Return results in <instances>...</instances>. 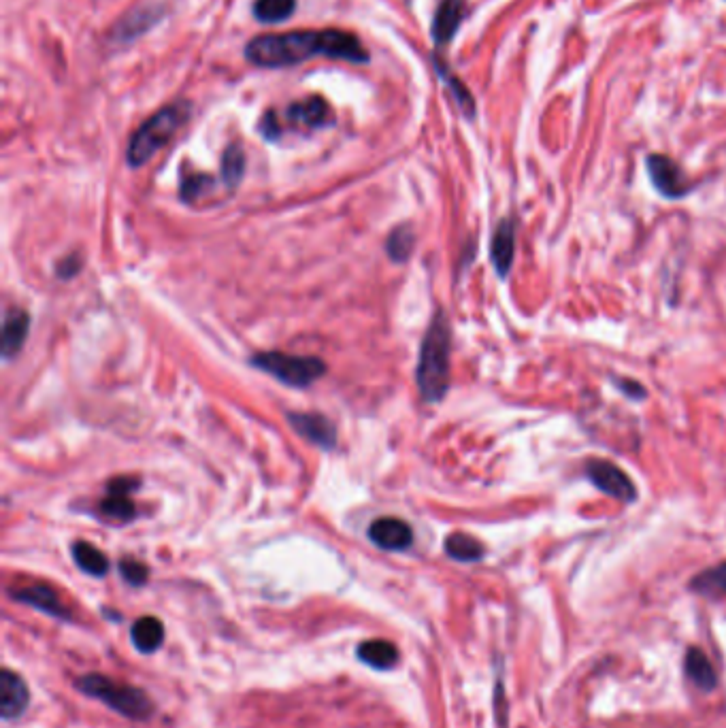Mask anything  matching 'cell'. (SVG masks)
I'll return each mask as SVG.
<instances>
[{
  "label": "cell",
  "mask_w": 726,
  "mask_h": 728,
  "mask_svg": "<svg viewBox=\"0 0 726 728\" xmlns=\"http://www.w3.org/2000/svg\"><path fill=\"white\" fill-rule=\"evenodd\" d=\"M516 256V224L514 220H503L497 230H494L492 245H490V258L494 264V271L499 277H507L514 264Z\"/></svg>",
  "instance_id": "9a60e30c"
},
{
  "label": "cell",
  "mask_w": 726,
  "mask_h": 728,
  "mask_svg": "<svg viewBox=\"0 0 726 728\" xmlns=\"http://www.w3.org/2000/svg\"><path fill=\"white\" fill-rule=\"evenodd\" d=\"M414 230H411L409 226H399L394 228L388 241H386V250H388V256L394 260V262H405L411 252H414Z\"/></svg>",
  "instance_id": "d4e9b609"
},
{
  "label": "cell",
  "mask_w": 726,
  "mask_h": 728,
  "mask_svg": "<svg viewBox=\"0 0 726 728\" xmlns=\"http://www.w3.org/2000/svg\"><path fill=\"white\" fill-rule=\"evenodd\" d=\"M120 573L130 586H143L147 582V577H150V571H147V567L143 565V562H139L135 558H124L120 562Z\"/></svg>",
  "instance_id": "83f0119b"
},
{
  "label": "cell",
  "mask_w": 726,
  "mask_h": 728,
  "mask_svg": "<svg viewBox=\"0 0 726 728\" xmlns=\"http://www.w3.org/2000/svg\"><path fill=\"white\" fill-rule=\"evenodd\" d=\"M188 118L190 103L186 101H177L156 111L150 120L141 124V128L130 139L126 154L130 167H143L147 160L158 154L173 139L175 132L186 124Z\"/></svg>",
  "instance_id": "3957f363"
},
{
  "label": "cell",
  "mask_w": 726,
  "mask_h": 728,
  "mask_svg": "<svg viewBox=\"0 0 726 728\" xmlns=\"http://www.w3.org/2000/svg\"><path fill=\"white\" fill-rule=\"evenodd\" d=\"M292 428L307 441L320 445L322 450H333L337 445V428L322 413H288Z\"/></svg>",
  "instance_id": "9c48e42d"
},
{
  "label": "cell",
  "mask_w": 726,
  "mask_h": 728,
  "mask_svg": "<svg viewBox=\"0 0 726 728\" xmlns=\"http://www.w3.org/2000/svg\"><path fill=\"white\" fill-rule=\"evenodd\" d=\"M467 15V0H441L433 18V41L441 47L448 45L458 32L462 20Z\"/></svg>",
  "instance_id": "5bb4252c"
},
{
  "label": "cell",
  "mask_w": 726,
  "mask_h": 728,
  "mask_svg": "<svg viewBox=\"0 0 726 728\" xmlns=\"http://www.w3.org/2000/svg\"><path fill=\"white\" fill-rule=\"evenodd\" d=\"M245 171V152L241 145H228L222 156V179L228 188L239 186Z\"/></svg>",
  "instance_id": "cb8c5ba5"
},
{
  "label": "cell",
  "mask_w": 726,
  "mask_h": 728,
  "mask_svg": "<svg viewBox=\"0 0 726 728\" xmlns=\"http://www.w3.org/2000/svg\"><path fill=\"white\" fill-rule=\"evenodd\" d=\"M435 64H437V71H439V75L443 77L445 84H448V88L452 90V94H454V98H456L458 107L462 109V113H465L467 118H473V113H475V103H473V96H471V92H469L465 86H462V81H460L458 77H454L448 69H445V64H443V62L435 60Z\"/></svg>",
  "instance_id": "484cf974"
},
{
  "label": "cell",
  "mask_w": 726,
  "mask_h": 728,
  "mask_svg": "<svg viewBox=\"0 0 726 728\" xmlns=\"http://www.w3.org/2000/svg\"><path fill=\"white\" fill-rule=\"evenodd\" d=\"M139 486L137 479L132 477H118V479H111V482L107 484V496L105 501L101 503V511L111 518V520H118V522H130L132 518H135V505L130 503L128 494L135 490Z\"/></svg>",
  "instance_id": "7c38bea8"
},
{
  "label": "cell",
  "mask_w": 726,
  "mask_h": 728,
  "mask_svg": "<svg viewBox=\"0 0 726 728\" xmlns=\"http://www.w3.org/2000/svg\"><path fill=\"white\" fill-rule=\"evenodd\" d=\"M616 386H618V388H620L626 396H629V399L639 401V399H643V396H646V388H643L639 382H633V379H618Z\"/></svg>",
  "instance_id": "4dcf8cb0"
},
{
  "label": "cell",
  "mask_w": 726,
  "mask_h": 728,
  "mask_svg": "<svg viewBox=\"0 0 726 728\" xmlns=\"http://www.w3.org/2000/svg\"><path fill=\"white\" fill-rule=\"evenodd\" d=\"M73 560L81 571L92 577H103L109 573V558L88 541H77L73 545Z\"/></svg>",
  "instance_id": "ffe728a7"
},
{
  "label": "cell",
  "mask_w": 726,
  "mask_h": 728,
  "mask_svg": "<svg viewBox=\"0 0 726 728\" xmlns=\"http://www.w3.org/2000/svg\"><path fill=\"white\" fill-rule=\"evenodd\" d=\"M652 186L665 198H684L690 192V181L686 179L680 164L663 154H652L646 160Z\"/></svg>",
  "instance_id": "52a82bcc"
},
{
  "label": "cell",
  "mask_w": 726,
  "mask_h": 728,
  "mask_svg": "<svg viewBox=\"0 0 726 728\" xmlns=\"http://www.w3.org/2000/svg\"><path fill=\"white\" fill-rule=\"evenodd\" d=\"M450 352H452V333L448 318L439 311L428 326L420 360H418V388L422 399L428 403H439L450 388Z\"/></svg>",
  "instance_id": "7a4b0ae2"
},
{
  "label": "cell",
  "mask_w": 726,
  "mask_h": 728,
  "mask_svg": "<svg viewBox=\"0 0 726 728\" xmlns=\"http://www.w3.org/2000/svg\"><path fill=\"white\" fill-rule=\"evenodd\" d=\"M256 369L273 375L279 382L294 388H305L326 373V364L316 356H290L282 352H264L252 358Z\"/></svg>",
  "instance_id": "5b68a950"
},
{
  "label": "cell",
  "mask_w": 726,
  "mask_h": 728,
  "mask_svg": "<svg viewBox=\"0 0 726 728\" xmlns=\"http://www.w3.org/2000/svg\"><path fill=\"white\" fill-rule=\"evenodd\" d=\"M30 705V690L18 673L3 669L0 673V716L3 720L20 718Z\"/></svg>",
  "instance_id": "30bf717a"
},
{
  "label": "cell",
  "mask_w": 726,
  "mask_h": 728,
  "mask_svg": "<svg viewBox=\"0 0 726 728\" xmlns=\"http://www.w3.org/2000/svg\"><path fill=\"white\" fill-rule=\"evenodd\" d=\"M79 271H81V258H79L77 254H73V256H69V258L60 260L58 269H56L58 277H62V279H71V277H75Z\"/></svg>",
  "instance_id": "f546056e"
},
{
  "label": "cell",
  "mask_w": 726,
  "mask_h": 728,
  "mask_svg": "<svg viewBox=\"0 0 726 728\" xmlns=\"http://www.w3.org/2000/svg\"><path fill=\"white\" fill-rule=\"evenodd\" d=\"M333 58L352 64L369 62V52L362 41L348 30H292L284 35H262L245 47V58L262 69H282L311 58Z\"/></svg>",
  "instance_id": "6da1fadb"
},
{
  "label": "cell",
  "mask_w": 726,
  "mask_h": 728,
  "mask_svg": "<svg viewBox=\"0 0 726 728\" xmlns=\"http://www.w3.org/2000/svg\"><path fill=\"white\" fill-rule=\"evenodd\" d=\"M296 9V0H256L254 18L262 24H277L288 20Z\"/></svg>",
  "instance_id": "603a6c76"
},
{
  "label": "cell",
  "mask_w": 726,
  "mask_h": 728,
  "mask_svg": "<svg viewBox=\"0 0 726 728\" xmlns=\"http://www.w3.org/2000/svg\"><path fill=\"white\" fill-rule=\"evenodd\" d=\"M369 539L386 552H403L414 543V533L403 520L379 518L369 526Z\"/></svg>",
  "instance_id": "8fae6325"
},
{
  "label": "cell",
  "mask_w": 726,
  "mask_h": 728,
  "mask_svg": "<svg viewBox=\"0 0 726 728\" xmlns=\"http://www.w3.org/2000/svg\"><path fill=\"white\" fill-rule=\"evenodd\" d=\"M690 588L703 594V597H726V562H720V565L712 569L701 571L690 582Z\"/></svg>",
  "instance_id": "7402d4cb"
},
{
  "label": "cell",
  "mask_w": 726,
  "mask_h": 728,
  "mask_svg": "<svg viewBox=\"0 0 726 728\" xmlns=\"http://www.w3.org/2000/svg\"><path fill=\"white\" fill-rule=\"evenodd\" d=\"M28 328H30V318L28 313L22 309H11L5 316V324H3V356L5 360H9L11 356L18 354L22 350V345L28 337Z\"/></svg>",
  "instance_id": "ac0fdd59"
},
{
  "label": "cell",
  "mask_w": 726,
  "mask_h": 728,
  "mask_svg": "<svg viewBox=\"0 0 726 728\" xmlns=\"http://www.w3.org/2000/svg\"><path fill=\"white\" fill-rule=\"evenodd\" d=\"M79 692L88 694L92 699L103 701L115 714H120L128 720H147L154 716V703L147 694L130 684H118L111 677L101 673H88L81 675L75 682Z\"/></svg>",
  "instance_id": "277c9868"
},
{
  "label": "cell",
  "mask_w": 726,
  "mask_h": 728,
  "mask_svg": "<svg viewBox=\"0 0 726 728\" xmlns=\"http://www.w3.org/2000/svg\"><path fill=\"white\" fill-rule=\"evenodd\" d=\"M130 641L141 654H154L164 641V626L154 616L139 618L130 628Z\"/></svg>",
  "instance_id": "e0dca14e"
},
{
  "label": "cell",
  "mask_w": 726,
  "mask_h": 728,
  "mask_svg": "<svg viewBox=\"0 0 726 728\" xmlns=\"http://www.w3.org/2000/svg\"><path fill=\"white\" fill-rule=\"evenodd\" d=\"M684 669H686V675L690 677V682L695 684L697 688L709 692V690H714L718 686V673H716L714 665L709 663V658L705 656L703 650L690 648L686 652Z\"/></svg>",
  "instance_id": "d6986e66"
},
{
  "label": "cell",
  "mask_w": 726,
  "mask_h": 728,
  "mask_svg": "<svg viewBox=\"0 0 726 728\" xmlns=\"http://www.w3.org/2000/svg\"><path fill=\"white\" fill-rule=\"evenodd\" d=\"M286 120L296 128L318 130L335 122V115L330 105L322 96H309L303 101H296L286 109Z\"/></svg>",
  "instance_id": "ba28073f"
},
{
  "label": "cell",
  "mask_w": 726,
  "mask_h": 728,
  "mask_svg": "<svg viewBox=\"0 0 726 728\" xmlns=\"http://www.w3.org/2000/svg\"><path fill=\"white\" fill-rule=\"evenodd\" d=\"M11 599L35 607V609L43 611V614H47V616H54V618H60V620H69L71 618V611L64 607V603L58 597V592L54 588L45 586V584H35V586H26V588H20V590H13Z\"/></svg>",
  "instance_id": "4fadbf2b"
},
{
  "label": "cell",
  "mask_w": 726,
  "mask_h": 728,
  "mask_svg": "<svg viewBox=\"0 0 726 728\" xmlns=\"http://www.w3.org/2000/svg\"><path fill=\"white\" fill-rule=\"evenodd\" d=\"M356 656L362 665H367L375 671H390L399 663V648L392 641L386 639H371L362 641L356 650Z\"/></svg>",
  "instance_id": "2e32d148"
},
{
  "label": "cell",
  "mask_w": 726,
  "mask_h": 728,
  "mask_svg": "<svg viewBox=\"0 0 726 728\" xmlns=\"http://www.w3.org/2000/svg\"><path fill=\"white\" fill-rule=\"evenodd\" d=\"M260 132L267 141H277L284 132L282 118H279L275 111H267V113H264V118L260 120Z\"/></svg>",
  "instance_id": "f1b7e54d"
},
{
  "label": "cell",
  "mask_w": 726,
  "mask_h": 728,
  "mask_svg": "<svg viewBox=\"0 0 726 728\" xmlns=\"http://www.w3.org/2000/svg\"><path fill=\"white\" fill-rule=\"evenodd\" d=\"M211 177L209 175H192V177H186L184 181H181V198L184 201L192 203L196 201L198 196H203L205 190L211 188Z\"/></svg>",
  "instance_id": "4316f807"
},
{
  "label": "cell",
  "mask_w": 726,
  "mask_h": 728,
  "mask_svg": "<svg viewBox=\"0 0 726 728\" xmlns=\"http://www.w3.org/2000/svg\"><path fill=\"white\" fill-rule=\"evenodd\" d=\"M443 548H445V554L458 562H477V560H482L486 554L482 541H477L475 537H471L467 533H452L448 539H445Z\"/></svg>",
  "instance_id": "44dd1931"
},
{
  "label": "cell",
  "mask_w": 726,
  "mask_h": 728,
  "mask_svg": "<svg viewBox=\"0 0 726 728\" xmlns=\"http://www.w3.org/2000/svg\"><path fill=\"white\" fill-rule=\"evenodd\" d=\"M586 477L592 482V486L601 490L603 494L612 496L616 501L622 503H633L637 501V488L633 479L626 475L620 467H616L612 460L605 458H590L586 462Z\"/></svg>",
  "instance_id": "8992f818"
}]
</instances>
